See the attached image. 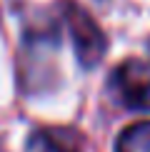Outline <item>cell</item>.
Returning <instances> with one entry per match:
<instances>
[{"instance_id":"1","label":"cell","mask_w":150,"mask_h":152,"mask_svg":"<svg viewBox=\"0 0 150 152\" xmlns=\"http://www.w3.org/2000/svg\"><path fill=\"white\" fill-rule=\"evenodd\" d=\"M65 23H68V30H70V37H73L78 62L85 70L95 67L108 53V37L100 30V25L80 5H68L65 8Z\"/></svg>"},{"instance_id":"2","label":"cell","mask_w":150,"mask_h":152,"mask_svg":"<svg viewBox=\"0 0 150 152\" xmlns=\"http://www.w3.org/2000/svg\"><path fill=\"white\" fill-rule=\"evenodd\" d=\"M110 90L128 110L150 112V62L125 60L110 75Z\"/></svg>"},{"instance_id":"3","label":"cell","mask_w":150,"mask_h":152,"mask_svg":"<svg viewBox=\"0 0 150 152\" xmlns=\"http://www.w3.org/2000/svg\"><path fill=\"white\" fill-rule=\"evenodd\" d=\"M115 152H150V120L125 127L115 142Z\"/></svg>"},{"instance_id":"4","label":"cell","mask_w":150,"mask_h":152,"mask_svg":"<svg viewBox=\"0 0 150 152\" xmlns=\"http://www.w3.org/2000/svg\"><path fill=\"white\" fill-rule=\"evenodd\" d=\"M25 152H73L70 147H65L62 140L53 135L48 130H38L28 137V145H25Z\"/></svg>"}]
</instances>
